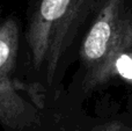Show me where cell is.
<instances>
[{
  "mask_svg": "<svg viewBox=\"0 0 132 131\" xmlns=\"http://www.w3.org/2000/svg\"><path fill=\"white\" fill-rule=\"evenodd\" d=\"M103 0H29L23 41L28 86L53 109L74 53ZM60 111V110H59Z\"/></svg>",
  "mask_w": 132,
  "mask_h": 131,
  "instance_id": "1",
  "label": "cell"
},
{
  "mask_svg": "<svg viewBox=\"0 0 132 131\" xmlns=\"http://www.w3.org/2000/svg\"><path fill=\"white\" fill-rule=\"evenodd\" d=\"M132 52V0H103L78 50V67L66 91L71 106L104 88L117 77V64Z\"/></svg>",
  "mask_w": 132,
  "mask_h": 131,
  "instance_id": "2",
  "label": "cell"
},
{
  "mask_svg": "<svg viewBox=\"0 0 132 131\" xmlns=\"http://www.w3.org/2000/svg\"><path fill=\"white\" fill-rule=\"evenodd\" d=\"M64 115L26 83L15 78L0 80V124L5 131H58Z\"/></svg>",
  "mask_w": 132,
  "mask_h": 131,
  "instance_id": "3",
  "label": "cell"
},
{
  "mask_svg": "<svg viewBox=\"0 0 132 131\" xmlns=\"http://www.w3.org/2000/svg\"><path fill=\"white\" fill-rule=\"evenodd\" d=\"M21 50V27L14 15L0 21V80L14 79Z\"/></svg>",
  "mask_w": 132,
  "mask_h": 131,
  "instance_id": "4",
  "label": "cell"
},
{
  "mask_svg": "<svg viewBox=\"0 0 132 131\" xmlns=\"http://www.w3.org/2000/svg\"><path fill=\"white\" fill-rule=\"evenodd\" d=\"M58 131H132L131 123L123 118H87L75 121L72 116L64 115Z\"/></svg>",
  "mask_w": 132,
  "mask_h": 131,
  "instance_id": "5",
  "label": "cell"
},
{
  "mask_svg": "<svg viewBox=\"0 0 132 131\" xmlns=\"http://www.w3.org/2000/svg\"><path fill=\"white\" fill-rule=\"evenodd\" d=\"M1 12L2 9H1V0H0V21H1Z\"/></svg>",
  "mask_w": 132,
  "mask_h": 131,
  "instance_id": "6",
  "label": "cell"
},
{
  "mask_svg": "<svg viewBox=\"0 0 132 131\" xmlns=\"http://www.w3.org/2000/svg\"><path fill=\"white\" fill-rule=\"evenodd\" d=\"M131 111H132V102H131Z\"/></svg>",
  "mask_w": 132,
  "mask_h": 131,
  "instance_id": "7",
  "label": "cell"
}]
</instances>
